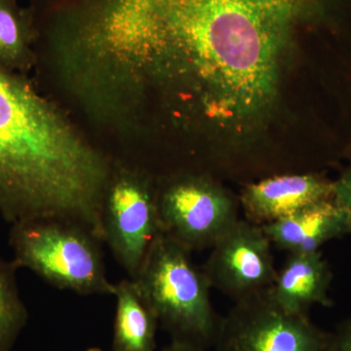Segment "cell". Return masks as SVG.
Masks as SVG:
<instances>
[{
    "label": "cell",
    "instance_id": "obj_1",
    "mask_svg": "<svg viewBox=\"0 0 351 351\" xmlns=\"http://www.w3.org/2000/svg\"><path fill=\"white\" fill-rule=\"evenodd\" d=\"M345 0H90L73 46L108 117L154 110L197 173L243 182L317 171L351 141Z\"/></svg>",
    "mask_w": 351,
    "mask_h": 351
},
{
    "label": "cell",
    "instance_id": "obj_2",
    "mask_svg": "<svg viewBox=\"0 0 351 351\" xmlns=\"http://www.w3.org/2000/svg\"><path fill=\"white\" fill-rule=\"evenodd\" d=\"M112 165L25 76L0 69V214L7 223L66 219L104 241Z\"/></svg>",
    "mask_w": 351,
    "mask_h": 351
},
{
    "label": "cell",
    "instance_id": "obj_3",
    "mask_svg": "<svg viewBox=\"0 0 351 351\" xmlns=\"http://www.w3.org/2000/svg\"><path fill=\"white\" fill-rule=\"evenodd\" d=\"M133 280L171 343L214 348L221 317L212 304L211 286L193 262L191 251L161 232Z\"/></svg>",
    "mask_w": 351,
    "mask_h": 351
},
{
    "label": "cell",
    "instance_id": "obj_4",
    "mask_svg": "<svg viewBox=\"0 0 351 351\" xmlns=\"http://www.w3.org/2000/svg\"><path fill=\"white\" fill-rule=\"evenodd\" d=\"M98 237L66 219L39 218L11 225L9 245L17 269L31 270L60 290L83 295L114 294Z\"/></svg>",
    "mask_w": 351,
    "mask_h": 351
},
{
    "label": "cell",
    "instance_id": "obj_5",
    "mask_svg": "<svg viewBox=\"0 0 351 351\" xmlns=\"http://www.w3.org/2000/svg\"><path fill=\"white\" fill-rule=\"evenodd\" d=\"M161 232L189 251L212 248L239 221V198L207 174L176 172L156 184Z\"/></svg>",
    "mask_w": 351,
    "mask_h": 351
},
{
    "label": "cell",
    "instance_id": "obj_6",
    "mask_svg": "<svg viewBox=\"0 0 351 351\" xmlns=\"http://www.w3.org/2000/svg\"><path fill=\"white\" fill-rule=\"evenodd\" d=\"M101 226L104 242L129 278H135L161 233L156 184L152 178L113 164L104 196Z\"/></svg>",
    "mask_w": 351,
    "mask_h": 351
},
{
    "label": "cell",
    "instance_id": "obj_7",
    "mask_svg": "<svg viewBox=\"0 0 351 351\" xmlns=\"http://www.w3.org/2000/svg\"><path fill=\"white\" fill-rule=\"evenodd\" d=\"M219 318L215 351H322L328 332L279 306L269 290L234 302Z\"/></svg>",
    "mask_w": 351,
    "mask_h": 351
},
{
    "label": "cell",
    "instance_id": "obj_8",
    "mask_svg": "<svg viewBox=\"0 0 351 351\" xmlns=\"http://www.w3.org/2000/svg\"><path fill=\"white\" fill-rule=\"evenodd\" d=\"M271 245L262 226L239 219L212 247L202 267L211 288L234 302L267 290L277 276Z\"/></svg>",
    "mask_w": 351,
    "mask_h": 351
},
{
    "label": "cell",
    "instance_id": "obj_9",
    "mask_svg": "<svg viewBox=\"0 0 351 351\" xmlns=\"http://www.w3.org/2000/svg\"><path fill=\"white\" fill-rule=\"evenodd\" d=\"M334 197V182L319 172L270 176L244 184L239 196L245 219L263 226Z\"/></svg>",
    "mask_w": 351,
    "mask_h": 351
},
{
    "label": "cell",
    "instance_id": "obj_10",
    "mask_svg": "<svg viewBox=\"0 0 351 351\" xmlns=\"http://www.w3.org/2000/svg\"><path fill=\"white\" fill-rule=\"evenodd\" d=\"M261 226L272 245L290 254L317 252L329 240L351 234L350 216L334 199Z\"/></svg>",
    "mask_w": 351,
    "mask_h": 351
},
{
    "label": "cell",
    "instance_id": "obj_11",
    "mask_svg": "<svg viewBox=\"0 0 351 351\" xmlns=\"http://www.w3.org/2000/svg\"><path fill=\"white\" fill-rule=\"evenodd\" d=\"M332 274L319 251L290 254L282 269L277 270L267 290L279 306L295 314H306L313 304L330 306L328 295Z\"/></svg>",
    "mask_w": 351,
    "mask_h": 351
},
{
    "label": "cell",
    "instance_id": "obj_12",
    "mask_svg": "<svg viewBox=\"0 0 351 351\" xmlns=\"http://www.w3.org/2000/svg\"><path fill=\"white\" fill-rule=\"evenodd\" d=\"M114 286L112 351H156L158 320L137 284L128 277Z\"/></svg>",
    "mask_w": 351,
    "mask_h": 351
},
{
    "label": "cell",
    "instance_id": "obj_13",
    "mask_svg": "<svg viewBox=\"0 0 351 351\" xmlns=\"http://www.w3.org/2000/svg\"><path fill=\"white\" fill-rule=\"evenodd\" d=\"M36 29L31 7L23 8L17 0H0V69L25 73L36 55Z\"/></svg>",
    "mask_w": 351,
    "mask_h": 351
},
{
    "label": "cell",
    "instance_id": "obj_14",
    "mask_svg": "<svg viewBox=\"0 0 351 351\" xmlns=\"http://www.w3.org/2000/svg\"><path fill=\"white\" fill-rule=\"evenodd\" d=\"M17 267L0 257V351H11L29 320L20 295Z\"/></svg>",
    "mask_w": 351,
    "mask_h": 351
},
{
    "label": "cell",
    "instance_id": "obj_15",
    "mask_svg": "<svg viewBox=\"0 0 351 351\" xmlns=\"http://www.w3.org/2000/svg\"><path fill=\"white\" fill-rule=\"evenodd\" d=\"M332 199L345 210L351 221V162L341 173L339 179L334 182Z\"/></svg>",
    "mask_w": 351,
    "mask_h": 351
},
{
    "label": "cell",
    "instance_id": "obj_16",
    "mask_svg": "<svg viewBox=\"0 0 351 351\" xmlns=\"http://www.w3.org/2000/svg\"><path fill=\"white\" fill-rule=\"evenodd\" d=\"M322 351H351V318L341 323L334 332H328Z\"/></svg>",
    "mask_w": 351,
    "mask_h": 351
},
{
    "label": "cell",
    "instance_id": "obj_17",
    "mask_svg": "<svg viewBox=\"0 0 351 351\" xmlns=\"http://www.w3.org/2000/svg\"><path fill=\"white\" fill-rule=\"evenodd\" d=\"M161 351H207L200 348H193V346L181 345V343H170V345L165 346Z\"/></svg>",
    "mask_w": 351,
    "mask_h": 351
},
{
    "label": "cell",
    "instance_id": "obj_18",
    "mask_svg": "<svg viewBox=\"0 0 351 351\" xmlns=\"http://www.w3.org/2000/svg\"><path fill=\"white\" fill-rule=\"evenodd\" d=\"M85 351H103L101 350V348H88L87 350H85Z\"/></svg>",
    "mask_w": 351,
    "mask_h": 351
},
{
    "label": "cell",
    "instance_id": "obj_19",
    "mask_svg": "<svg viewBox=\"0 0 351 351\" xmlns=\"http://www.w3.org/2000/svg\"><path fill=\"white\" fill-rule=\"evenodd\" d=\"M49 2H50V0H49ZM48 6H49V3H48ZM48 6H47V8H48ZM47 8H46V10H47ZM46 10H45V15H46ZM44 19H45V16H44ZM43 31H44V22H43ZM43 34H44V32H43Z\"/></svg>",
    "mask_w": 351,
    "mask_h": 351
}]
</instances>
